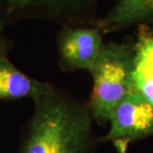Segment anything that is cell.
<instances>
[{"mask_svg": "<svg viewBox=\"0 0 153 153\" xmlns=\"http://www.w3.org/2000/svg\"><path fill=\"white\" fill-rule=\"evenodd\" d=\"M33 101L19 153H94L100 141L88 100L52 84Z\"/></svg>", "mask_w": 153, "mask_h": 153, "instance_id": "cell-1", "label": "cell"}, {"mask_svg": "<svg viewBox=\"0 0 153 153\" xmlns=\"http://www.w3.org/2000/svg\"><path fill=\"white\" fill-rule=\"evenodd\" d=\"M133 69V42L105 43L88 70L93 88L88 105L97 125L107 124L117 105L134 91Z\"/></svg>", "mask_w": 153, "mask_h": 153, "instance_id": "cell-2", "label": "cell"}, {"mask_svg": "<svg viewBox=\"0 0 153 153\" xmlns=\"http://www.w3.org/2000/svg\"><path fill=\"white\" fill-rule=\"evenodd\" d=\"M101 0H0L2 20L37 19L54 22L60 27L92 26Z\"/></svg>", "mask_w": 153, "mask_h": 153, "instance_id": "cell-3", "label": "cell"}, {"mask_svg": "<svg viewBox=\"0 0 153 153\" xmlns=\"http://www.w3.org/2000/svg\"><path fill=\"white\" fill-rule=\"evenodd\" d=\"M108 123L100 141L111 142L117 153H127L131 143L153 136V105L133 91L117 105Z\"/></svg>", "mask_w": 153, "mask_h": 153, "instance_id": "cell-4", "label": "cell"}, {"mask_svg": "<svg viewBox=\"0 0 153 153\" xmlns=\"http://www.w3.org/2000/svg\"><path fill=\"white\" fill-rule=\"evenodd\" d=\"M55 42L58 66L66 72L88 71L105 44L103 34L94 25L62 27Z\"/></svg>", "mask_w": 153, "mask_h": 153, "instance_id": "cell-5", "label": "cell"}, {"mask_svg": "<svg viewBox=\"0 0 153 153\" xmlns=\"http://www.w3.org/2000/svg\"><path fill=\"white\" fill-rule=\"evenodd\" d=\"M4 24L0 22V100H34L47 91L53 83L42 82L19 70L10 60V45L3 34Z\"/></svg>", "mask_w": 153, "mask_h": 153, "instance_id": "cell-6", "label": "cell"}, {"mask_svg": "<svg viewBox=\"0 0 153 153\" xmlns=\"http://www.w3.org/2000/svg\"><path fill=\"white\" fill-rule=\"evenodd\" d=\"M104 35L120 32L134 25L153 29V0H117L104 16L93 24Z\"/></svg>", "mask_w": 153, "mask_h": 153, "instance_id": "cell-7", "label": "cell"}, {"mask_svg": "<svg viewBox=\"0 0 153 153\" xmlns=\"http://www.w3.org/2000/svg\"><path fill=\"white\" fill-rule=\"evenodd\" d=\"M134 45L133 90L153 105V29L137 26Z\"/></svg>", "mask_w": 153, "mask_h": 153, "instance_id": "cell-8", "label": "cell"}]
</instances>
